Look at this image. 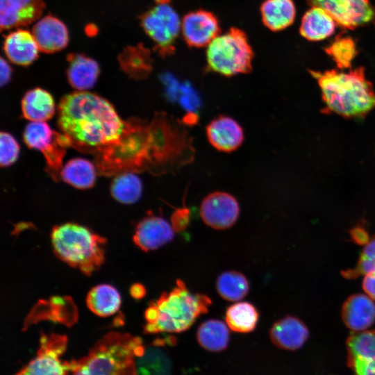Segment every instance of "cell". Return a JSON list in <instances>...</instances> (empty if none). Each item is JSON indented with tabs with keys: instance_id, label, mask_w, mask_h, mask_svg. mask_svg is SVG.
I'll list each match as a JSON object with an SVG mask.
<instances>
[{
	"instance_id": "74e56055",
	"label": "cell",
	"mask_w": 375,
	"mask_h": 375,
	"mask_svg": "<svg viewBox=\"0 0 375 375\" xmlns=\"http://www.w3.org/2000/svg\"><path fill=\"white\" fill-rule=\"evenodd\" d=\"M130 292L131 296L137 299H141L145 295V288L140 283L133 285L131 288Z\"/></svg>"
},
{
	"instance_id": "7c38bea8",
	"label": "cell",
	"mask_w": 375,
	"mask_h": 375,
	"mask_svg": "<svg viewBox=\"0 0 375 375\" xmlns=\"http://www.w3.org/2000/svg\"><path fill=\"white\" fill-rule=\"evenodd\" d=\"M346 346L347 365L353 375H375V330L353 332Z\"/></svg>"
},
{
	"instance_id": "83f0119b",
	"label": "cell",
	"mask_w": 375,
	"mask_h": 375,
	"mask_svg": "<svg viewBox=\"0 0 375 375\" xmlns=\"http://www.w3.org/2000/svg\"><path fill=\"white\" fill-rule=\"evenodd\" d=\"M122 69L134 78H144L152 69L150 51L142 44L128 46L119 56Z\"/></svg>"
},
{
	"instance_id": "5b68a950",
	"label": "cell",
	"mask_w": 375,
	"mask_h": 375,
	"mask_svg": "<svg viewBox=\"0 0 375 375\" xmlns=\"http://www.w3.org/2000/svg\"><path fill=\"white\" fill-rule=\"evenodd\" d=\"M51 239L56 256L87 275L104 261L106 240L84 226L75 223L56 226Z\"/></svg>"
},
{
	"instance_id": "4316f807",
	"label": "cell",
	"mask_w": 375,
	"mask_h": 375,
	"mask_svg": "<svg viewBox=\"0 0 375 375\" xmlns=\"http://www.w3.org/2000/svg\"><path fill=\"white\" fill-rule=\"evenodd\" d=\"M230 333L226 324L219 319L203 322L197 331V340L203 349L210 351H221L228 344Z\"/></svg>"
},
{
	"instance_id": "9a60e30c",
	"label": "cell",
	"mask_w": 375,
	"mask_h": 375,
	"mask_svg": "<svg viewBox=\"0 0 375 375\" xmlns=\"http://www.w3.org/2000/svg\"><path fill=\"white\" fill-rule=\"evenodd\" d=\"M174 236V231L167 221L162 217L149 215L138 224L133 241L140 249L149 251L168 243Z\"/></svg>"
},
{
	"instance_id": "9c48e42d",
	"label": "cell",
	"mask_w": 375,
	"mask_h": 375,
	"mask_svg": "<svg viewBox=\"0 0 375 375\" xmlns=\"http://www.w3.org/2000/svg\"><path fill=\"white\" fill-rule=\"evenodd\" d=\"M36 356L15 375H67L71 361L60 357L67 346V338L58 334L42 335Z\"/></svg>"
},
{
	"instance_id": "d6986e66",
	"label": "cell",
	"mask_w": 375,
	"mask_h": 375,
	"mask_svg": "<svg viewBox=\"0 0 375 375\" xmlns=\"http://www.w3.org/2000/svg\"><path fill=\"white\" fill-rule=\"evenodd\" d=\"M342 318L353 332L367 330L375 321V303L367 294H353L344 302Z\"/></svg>"
},
{
	"instance_id": "52a82bcc",
	"label": "cell",
	"mask_w": 375,
	"mask_h": 375,
	"mask_svg": "<svg viewBox=\"0 0 375 375\" xmlns=\"http://www.w3.org/2000/svg\"><path fill=\"white\" fill-rule=\"evenodd\" d=\"M155 3L140 17V25L154 42L155 49L161 56H169L175 51L176 40L181 32V21L170 5V0Z\"/></svg>"
},
{
	"instance_id": "8992f818",
	"label": "cell",
	"mask_w": 375,
	"mask_h": 375,
	"mask_svg": "<svg viewBox=\"0 0 375 375\" xmlns=\"http://www.w3.org/2000/svg\"><path fill=\"white\" fill-rule=\"evenodd\" d=\"M253 56L246 33L240 28H231L207 46V67L228 77L247 74L251 71Z\"/></svg>"
},
{
	"instance_id": "f546056e",
	"label": "cell",
	"mask_w": 375,
	"mask_h": 375,
	"mask_svg": "<svg viewBox=\"0 0 375 375\" xmlns=\"http://www.w3.org/2000/svg\"><path fill=\"white\" fill-rule=\"evenodd\" d=\"M258 316L253 305L249 302H238L227 308L225 320L232 331L249 333L256 328Z\"/></svg>"
},
{
	"instance_id": "e575fe53",
	"label": "cell",
	"mask_w": 375,
	"mask_h": 375,
	"mask_svg": "<svg viewBox=\"0 0 375 375\" xmlns=\"http://www.w3.org/2000/svg\"><path fill=\"white\" fill-rule=\"evenodd\" d=\"M190 210L183 206L175 210L171 217L172 226L174 232H182L185 230L190 223Z\"/></svg>"
},
{
	"instance_id": "d6a6232c",
	"label": "cell",
	"mask_w": 375,
	"mask_h": 375,
	"mask_svg": "<svg viewBox=\"0 0 375 375\" xmlns=\"http://www.w3.org/2000/svg\"><path fill=\"white\" fill-rule=\"evenodd\" d=\"M375 271V238L372 239L364 247L356 267L344 273L347 278L365 275Z\"/></svg>"
},
{
	"instance_id": "cb8c5ba5",
	"label": "cell",
	"mask_w": 375,
	"mask_h": 375,
	"mask_svg": "<svg viewBox=\"0 0 375 375\" xmlns=\"http://www.w3.org/2000/svg\"><path fill=\"white\" fill-rule=\"evenodd\" d=\"M260 13L267 28L279 31L293 23L296 8L292 0H265L260 6Z\"/></svg>"
},
{
	"instance_id": "484cf974",
	"label": "cell",
	"mask_w": 375,
	"mask_h": 375,
	"mask_svg": "<svg viewBox=\"0 0 375 375\" xmlns=\"http://www.w3.org/2000/svg\"><path fill=\"white\" fill-rule=\"evenodd\" d=\"M86 302L89 309L100 317L115 314L121 305V297L113 286L108 284L96 285L89 292Z\"/></svg>"
},
{
	"instance_id": "4fadbf2b",
	"label": "cell",
	"mask_w": 375,
	"mask_h": 375,
	"mask_svg": "<svg viewBox=\"0 0 375 375\" xmlns=\"http://www.w3.org/2000/svg\"><path fill=\"white\" fill-rule=\"evenodd\" d=\"M181 33L190 47H207L219 35V23L213 13L205 10H197L183 17Z\"/></svg>"
},
{
	"instance_id": "ffe728a7",
	"label": "cell",
	"mask_w": 375,
	"mask_h": 375,
	"mask_svg": "<svg viewBox=\"0 0 375 375\" xmlns=\"http://www.w3.org/2000/svg\"><path fill=\"white\" fill-rule=\"evenodd\" d=\"M272 342L278 347L290 351L300 349L307 341L309 331L297 317L288 316L274 324L269 331Z\"/></svg>"
},
{
	"instance_id": "1f68e13d",
	"label": "cell",
	"mask_w": 375,
	"mask_h": 375,
	"mask_svg": "<svg viewBox=\"0 0 375 375\" xmlns=\"http://www.w3.org/2000/svg\"><path fill=\"white\" fill-rule=\"evenodd\" d=\"M326 51L340 69L349 67L356 55V44L349 38L337 39Z\"/></svg>"
},
{
	"instance_id": "d590c367",
	"label": "cell",
	"mask_w": 375,
	"mask_h": 375,
	"mask_svg": "<svg viewBox=\"0 0 375 375\" xmlns=\"http://www.w3.org/2000/svg\"><path fill=\"white\" fill-rule=\"evenodd\" d=\"M362 288L365 294L375 301V271L364 276Z\"/></svg>"
},
{
	"instance_id": "7a4b0ae2",
	"label": "cell",
	"mask_w": 375,
	"mask_h": 375,
	"mask_svg": "<svg viewBox=\"0 0 375 375\" xmlns=\"http://www.w3.org/2000/svg\"><path fill=\"white\" fill-rule=\"evenodd\" d=\"M144 353L142 340L128 333H109L88 354L71 361L67 375H136V358Z\"/></svg>"
},
{
	"instance_id": "8d00e7d4",
	"label": "cell",
	"mask_w": 375,
	"mask_h": 375,
	"mask_svg": "<svg viewBox=\"0 0 375 375\" xmlns=\"http://www.w3.org/2000/svg\"><path fill=\"white\" fill-rule=\"evenodd\" d=\"M0 83L1 86H3L10 81L12 70L8 62L2 57L0 61Z\"/></svg>"
},
{
	"instance_id": "3957f363",
	"label": "cell",
	"mask_w": 375,
	"mask_h": 375,
	"mask_svg": "<svg viewBox=\"0 0 375 375\" xmlns=\"http://www.w3.org/2000/svg\"><path fill=\"white\" fill-rule=\"evenodd\" d=\"M329 111L347 117H362L375 108V92L358 67L349 72L311 71Z\"/></svg>"
},
{
	"instance_id": "277c9868",
	"label": "cell",
	"mask_w": 375,
	"mask_h": 375,
	"mask_svg": "<svg viewBox=\"0 0 375 375\" xmlns=\"http://www.w3.org/2000/svg\"><path fill=\"white\" fill-rule=\"evenodd\" d=\"M211 303L208 296L190 292L184 282L178 279L172 290L161 294L146 309L144 331L146 333L185 331L208 311Z\"/></svg>"
},
{
	"instance_id": "d4e9b609",
	"label": "cell",
	"mask_w": 375,
	"mask_h": 375,
	"mask_svg": "<svg viewBox=\"0 0 375 375\" xmlns=\"http://www.w3.org/2000/svg\"><path fill=\"white\" fill-rule=\"evenodd\" d=\"M61 178L75 188L85 190L92 188L97 178L95 166L83 158L69 160L61 169Z\"/></svg>"
},
{
	"instance_id": "5bb4252c",
	"label": "cell",
	"mask_w": 375,
	"mask_h": 375,
	"mask_svg": "<svg viewBox=\"0 0 375 375\" xmlns=\"http://www.w3.org/2000/svg\"><path fill=\"white\" fill-rule=\"evenodd\" d=\"M44 6V0H0L1 30L25 26L38 21Z\"/></svg>"
},
{
	"instance_id": "44dd1931",
	"label": "cell",
	"mask_w": 375,
	"mask_h": 375,
	"mask_svg": "<svg viewBox=\"0 0 375 375\" xmlns=\"http://www.w3.org/2000/svg\"><path fill=\"white\" fill-rule=\"evenodd\" d=\"M67 77L70 85L78 91H87L95 85L100 74L99 65L94 59L80 53L67 56Z\"/></svg>"
},
{
	"instance_id": "8fae6325",
	"label": "cell",
	"mask_w": 375,
	"mask_h": 375,
	"mask_svg": "<svg viewBox=\"0 0 375 375\" xmlns=\"http://www.w3.org/2000/svg\"><path fill=\"white\" fill-rule=\"evenodd\" d=\"M200 215L204 223L217 230L232 226L240 215V206L231 194L216 191L207 195L202 201Z\"/></svg>"
},
{
	"instance_id": "30bf717a",
	"label": "cell",
	"mask_w": 375,
	"mask_h": 375,
	"mask_svg": "<svg viewBox=\"0 0 375 375\" xmlns=\"http://www.w3.org/2000/svg\"><path fill=\"white\" fill-rule=\"evenodd\" d=\"M327 12L342 26L354 28L371 22L375 9L368 0H306Z\"/></svg>"
},
{
	"instance_id": "7402d4cb",
	"label": "cell",
	"mask_w": 375,
	"mask_h": 375,
	"mask_svg": "<svg viewBox=\"0 0 375 375\" xmlns=\"http://www.w3.org/2000/svg\"><path fill=\"white\" fill-rule=\"evenodd\" d=\"M21 107L24 117L30 122H45L56 112L52 95L40 88L27 91L22 99Z\"/></svg>"
},
{
	"instance_id": "603a6c76",
	"label": "cell",
	"mask_w": 375,
	"mask_h": 375,
	"mask_svg": "<svg viewBox=\"0 0 375 375\" xmlns=\"http://www.w3.org/2000/svg\"><path fill=\"white\" fill-rule=\"evenodd\" d=\"M336 22L324 10L312 6L303 15L300 25V34L311 41L324 40L335 31Z\"/></svg>"
},
{
	"instance_id": "ac0fdd59",
	"label": "cell",
	"mask_w": 375,
	"mask_h": 375,
	"mask_svg": "<svg viewBox=\"0 0 375 375\" xmlns=\"http://www.w3.org/2000/svg\"><path fill=\"white\" fill-rule=\"evenodd\" d=\"M3 49L7 58L20 66L33 63L40 51L32 32L21 28L6 35Z\"/></svg>"
},
{
	"instance_id": "836d02e7",
	"label": "cell",
	"mask_w": 375,
	"mask_h": 375,
	"mask_svg": "<svg viewBox=\"0 0 375 375\" xmlns=\"http://www.w3.org/2000/svg\"><path fill=\"white\" fill-rule=\"evenodd\" d=\"M19 145L16 139L8 132L0 134V164L9 167L15 163L19 155Z\"/></svg>"
},
{
	"instance_id": "f1b7e54d",
	"label": "cell",
	"mask_w": 375,
	"mask_h": 375,
	"mask_svg": "<svg viewBox=\"0 0 375 375\" xmlns=\"http://www.w3.org/2000/svg\"><path fill=\"white\" fill-rule=\"evenodd\" d=\"M110 192L112 197L124 204L137 202L142 193V183L133 172L119 173L112 180Z\"/></svg>"
},
{
	"instance_id": "2e32d148",
	"label": "cell",
	"mask_w": 375,
	"mask_h": 375,
	"mask_svg": "<svg viewBox=\"0 0 375 375\" xmlns=\"http://www.w3.org/2000/svg\"><path fill=\"white\" fill-rule=\"evenodd\" d=\"M32 33L41 51L52 53L65 49L69 42V31L66 25L51 15L36 21Z\"/></svg>"
},
{
	"instance_id": "e0dca14e",
	"label": "cell",
	"mask_w": 375,
	"mask_h": 375,
	"mask_svg": "<svg viewBox=\"0 0 375 375\" xmlns=\"http://www.w3.org/2000/svg\"><path fill=\"white\" fill-rule=\"evenodd\" d=\"M206 136L210 144L223 152H231L242 144L244 135L242 126L228 116H219L206 126Z\"/></svg>"
},
{
	"instance_id": "ba28073f",
	"label": "cell",
	"mask_w": 375,
	"mask_h": 375,
	"mask_svg": "<svg viewBox=\"0 0 375 375\" xmlns=\"http://www.w3.org/2000/svg\"><path fill=\"white\" fill-rule=\"evenodd\" d=\"M23 138L29 148L44 155L51 176L57 180L66 149L72 147L68 138L53 131L45 122H31L24 128Z\"/></svg>"
},
{
	"instance_id": "6da1fadb",
	"label": "cell",
	"mask_w": 375,
	"mask_h": 375,
	"mask_svg": "<svg viewBox=\"0 0 375 375\" xmlns=\"http://www.w3.org/2000/svg\"><path fill=\"white\" fill-rule=\"evenodd\" d=\"M58 125L72 147L98 154L116 144L126 128L108 101L88 91L74 92L61 99Z\"/></svg>"
},
{
	"instance_id": "4dcf8cb0",
	"label": "cell",
	"mask_w": 375,
	"mask_h": 375,
	"mask_svg": "<svg viewBox=\"0 0 375 375\" xmlns=\"http://www.w3.org/2000/svg\"><path fill=\"white\" fill-rule=\"evenodd\" d=\"M249 290L247 278L240 272L228 271L221 274L217 280V290L225 300L237 301L243 299Z\"/></svg>"
}]
</instances>
